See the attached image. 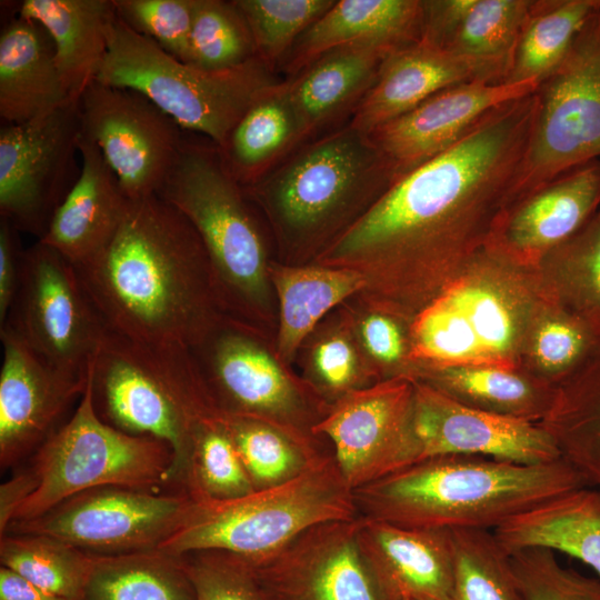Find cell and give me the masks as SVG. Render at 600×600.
Wrapping results in <instances>:
<instances>
[{"label": "cell", "instance_id": "6da1fadb", "mask_svg": "<svg viewBox=\"0 0 600 600\" xmlns=\"http://www.w3.org/2000/svg\"><path fill=\"white\" fill-rule=\"evenodd\" d=\"M536 111V91L491 110L400 177L309 263L360 273L358 297L413 319L486 248L511 207Z\"/></svg>", "mask_w": 600, "mask_h": 600}, {"label": "cell", "instance_id": "7a4b0ae2", "mask_svg": "<svg viewBox=\"0 0 600 600\" xmlns=\"http://www.w3.org/2000/svg\"><path fill=\"white\" fill-rule=\"evenodd\" d=\"M107 328L192 349L226 314L203 243L159 196L130 200L116 233L74 266Z\"/></svg>", "mask_w": 600, "mask_h": 600}, {"label": "cell", "instance_id": "3957f363", "mask_svg": "<svg viewBox=\"0 0 600 600\" xmlns=\"http://www.w3.org/2000/svg\"><path fill=\"white\" fill-rule=\"evenodd\" d=\"M588 487L563 458L522 464L479 456L427 458L352 491L358 516L414 529L496 530Z\"/></svg>", "mask_w": 600, "mask_h": 600}, {"label": "cell", "instance_id": "277c9868", "mask_svg": "<svg viewBox=\"0 0 600 600\" xmlns=\"http://www.w3.org/2000/svg\"><path fill=\"white\" fill-rule=\"evenodd\" d=\"M399 179L369 133L349 124L313 138L246 188L288 264L311 262Z\"/></svg>", "mask_w": 600, "mask_h": 600}, {"label": "cell", "instance_id": "5b68a950", "mask_svg": "<svg viewBox=\"0 0 600 600\" xmlns=\"http://www.w3.org/2000/svg\"><path fill=\"white\" fill-rule=\"evenodd\" d=\"M196 137L186 131L157 196L180 211L200 237L226 312L263 328L274 317L277 300L256 204L227 168L219 147Z\"/></svg>", "mask_w": 600, "mask_h": 600}, {"label": "cell", "instance_id": "8992f818", "mask_svg": "<svg viewBox=\"0 0 600 600\" xmlns=\"http://www.w3.org/2000/svg\"><path fill=\"white\" fill-rule=\"evenodd\" d=\"M88 380L106 423L171 448L172 484L183 489L194 432L217 410L190 349L134 340L107 328Z\"/></svg>", "mask_w": 600, "mask_h": 600}, {"label": "cell", "instance_id": "52a82bcc", "mask_svg": "<svg viewBox=\"0 0 600 600\" xmlns=\"http://www.w3.org/2000/svg\"><path fill=\"white\" fill-rule=\"evenodd\" d=\"M541 302L532 269L483 249L412 319L411 378L427 367L520 368Z\"/></svg>", "mask_w": 600, "mask_h": 600}, {"label": "cell", "instance_id": "ba28073f", "mask_svg": "<svg viewBox=\"0 0 600 600\" xmlns=\"http://www.w3.org/2000/svg\"><path fill=\"white\" fill-rule=\"evenodd\" d=\"M180 527L159 550H220L258 564L308 528L358 517L352 490L330 453L297 478L233 499L191 496Z\"/></svg>", "mask_w": 600, "mask_h": 600}, {"label": "cell", "instance_id": "9c48e42d", "mask_svg": "<svg viewBox=\"0 0 600 600\" xmlns=\"http://www.w3.org/2000/svg\"><path fill=\"white\" fill-rule=\"evenodd\" d=\"M97 80L140 92L184 131L218 147L252 103L280 81L258 57L226 70H206L178 60L118 16Z\"/></svg>", "mask_w": 600, "mask_h": 600}, {"label": "cell", "instance_id": "30bf717a", "mask_svg": "<svg viewBox=\"0 0 600 600\" xmlns=\"http://www.w3.org/2000/svg\"><path fill=\"white\" fill-rule=\"evenodd\" d=\"M172 467L173 453L167 443L120 431L98 416L87 376L73 414L34 451L28 469L37 486L17 508L11 522L39 517L97 487L157 490L161 484H172Z\"/></svg>", "mask_w": 600, "mask_h": 600}, {"label": "cell", "instance_id": "8fae6325", "mask_svg": "<svg viewBox=\"0 0 600 600\" xmlns=\"http://www.w3.org/2000/svg\"><path fill=\"white\" fill-rule=\"evenodd\" d=\"M261 333V328L226 314L190 349L213 402L224 412L260 419L323 444L312 429L330 404L271 352Z\"/></svg>", "mask_w": 600, "mask_h": 600}, {"label": "cell", "instance_id": "7c38bea8", "mask_svg": "<svg viewBox=\"0 0 600 600\" xmlns=\"http://www.w3.org/2000/svg\"><path fill=\"white\" fill-rule=\"evenodd\" d=\"M537 111L511 207L562 173L600 159V7L536 90Z\"/></svg>", "mask_w": 600, "mask_h": 600}, {"label": "cell", "instance_id": "4fadbf2b", "mask_svg": "<svg viewBox=\"0 0 600 600\" xmlns=\"http://www.w3.org/2000/svg\"><path fill=\"white\" fill-rule=\"evenodd\" d=\"M3 326L47 364L81 380L107 329L74 266L39 240L23 251L18 291Z\"/></svg>", "mask_w": 600, "mask_h": 600}, {"label": "cell", "instance_id": "5bb4252c", "mask_svg": "<svg viewBox=\"0 0 600 600\" xmlns=\"http://www.w3.org/2000/svg\"><path fill=\"white\" fill-rule=\"evenodd\" d=\"M190 502L186 490L163 494L154 489L97 487L39 517L11 522L6 533L49 536L97 556L154 550L180 527Z\"/></svg>", "mask_w": 600, "mask_h": 600}, {"label": "cell", "instance_id": "9a60e30c", "mask_svg": "<svg viewBox=\"0 0 600 600\" xmlns=\"http://www.w3.org/2000/svg\"><path fill=\"white\" fill-rule=\"evenodd\" d=\"M78 102L0 127V218L40 240L81 172Z\"/></svg>", "mask_w": 600, "mask_h": 600}, {"label": "cell", "instance_id": "2e32d148", "mask_svg": "<svg viewBox=\"0 0 600 600\" xmlns=\"http://www.w3.org/2000/svg\"><path fill=\"white\" fill-rule=\"evenodd\" d=\"M78 104L81 134L99 148L127 198L158 194L186 131L140 92L98 80Z\"/></svg>", "mask_w": 600, "mask_h": 600}, {"label": "cell", "instance_id": "e0dca14e", "mask_svg": "<svg viewBox=\"0 0 600 600\" xmlns=\"http://www.w3.org/2000/svg\"><path fill=\"white\" fill-rule=\"evenodd\" d=\"M413 394L412 379L382 380L331 403L313 427L352 491L418 462Z\"/></svg>", "mask_w": 600, "mask_h": 600}, {"label": "cell", "instance_id": "ac0fdd59", "mask_svg": "<svg viewBox=\"0 0 600 600\" xmlns=\"http://www.w3.org/2000/svg\"><path fill=\"white\" fill-rule=\"evenodd\" d=\"M359 517L314 524L254 572L266 600H393L364 560Z\"/></svg>", "mask_w": 600, "mask_h": 600}, {"label": "cell", "instance_id": "d6986e66", "mask_svg": "<svg viewBox=\"0 0 600 600\" xmlns=\"http://www.w3.org/2000/svg\"><path fill=\"white\" fill-rule=\"evenodd\" d=\"M413 432L418 461L479 456L540 464L562 458L552 437L538 422L467 407L419 381H414Z\"/></svg>", "mask_w": 600, "mask_h": 600}, {"label": "cell", "instance_id": "ffe728a7", "mask_svg": "<svg viewBox=\"0 0 600 600\" xmlns=\"http://www.w3.org/2000/svg\"><path fill=\"white\" fill-rule=\"evenodd\" d=\"M539 83L477 80L457 84L376 128L369 136L400 178L450 148L491 110L533 93Z\"/></svg>", "mask_w": 600, "mask_h": 600}, {"label": "cell", "instance_id": "44dd1931", "mask_svg": "<svg viewBox=\"0 0 600 600\" xmlns=\"http://www.w3.org/2000/svg\"><path fill=\"white\" fill-rule=\"evenodd\" d=\"M0 463L8 468L36 451L58 419L84 392L86 380L41 360L11 329L0 327Z\"/></svg>", "mask_w": 600, "mask_h": 600}, {"label": "cell", "instance_id": "7402d4cb", "mask_svg": "<svg viewBox=\"0 0 600 600\" xmlns=\"http://www.w3.org/2000/svg\"><path fill=\"white\" fill-rule=\"evenodd\" d=\"M600 207V159L576 167L510 207L484 249L533 269Z\"/></svg>", "mask_w": 600, "mask_h": 600}, {"label": "cell", "instance_id": "603a6c76", "mask_svg": "<svg viewBox=\"0 0 600 600\" xmlns=\"http://www.w3.org/2000/svg\"><path fill=\"white\" fill-rule=\"evenodd\" d=\"M477 80L502 82V73L491 64L420 40L386 57L349 124L370 133L437 92Z\"/></svg>", "mask_w": 600, "mask_h": 600}, {"label": "cell", "instance_id": "cb8c5ba5", "mask_svg": "<svg viewBox=\"0 0 600 600\" xmlns=\"http://www.w3.org/2000/svg\"><path fill=\"white\" fill-rule=\"evenodd\" d=\"M358 543L393 600H451L450 530L406 528L359 517Z\"/></svg>", "mask_w": 600, "mask_h": 600}, {"label": "cell", "instance_id": "d4e9b609", "mask_svg": "<svg viewBox=\"0 0 600 600\" xmlns=\"http://www.w3.org/2000/svg\"><path fill=\"white\" fill-rule=\"evenodd\" d=\"M78 144L80 176L39 240L73 266L97 254L111 240L130 201L99 148L82 134Z\"/></svg>", "mask_w": 600, "mask_h": 600}, {"label": "cell", "instance_id": "484cf974", "mask_svg": "<svg viewBox=\"0 0 600 600\" xmlns=\"http://www.w3.org/2000/svg\"><path fill=\"white\" fill-rule=\"evenodd\" d=\"M423 0H339L294 42L278 70L292 78L320 56L353 43L401 49L420 41Z\"/></svg>", "mask_w": 600, "mask_h": 600}, {"label": "cell", "instance_id": "4316f807", "mask_svg": "<svg viewBox=\"0 0 600 600\" xmlns=\"http://www.w3.org/2000/svg\"><path fill=\"white\" fill-rule=\"evenodd\" d=\"M396 50L370 42L342 46L286 79L307 141L353 114L374 84L383 60Z\"/></svg>", "mask_w": 600, "mask_h": 600}, {"label": "cell", "instance_id": "83f0119b", "mask_svg": "<svg viewBox=\"0 0 600 600\" xmlns=\"http://www.w3.org/2000/svg\"><path fill=\"white\" fill-rule=\"evenodd\" d=\"M69 102L49 33L16 13L0 33L1 122H31Z\"/></svg>", "mask_w": 600, "mask_h": 600}, {"label": "cell", "instance_id": "f1b7e54d", "mask_svg": "<svg viewBox=\"0 0 600 600\" xmlns=\"http://www.w3.org/2000/svg\"><path fill=\"white\" fill-rule=\"evenodd\" d=\"M16 13L49 33L63 86L70 100L78 102L104 61L117 17L113 0H23Z\"/></svg>", "mask_w": 600, "mask_h": 600}, {"label": "cell", "instance_id": "f546056e", "mask_svg": "<svg viewBox=\"0 0 600 600\" xmlns=\"http://www.w3.org/2000/svg\"><path fill=\"white\" fill-rule=\"evenodd\" d=\"M270 277L279 321L274 352L289 368L326 316L366 288L364 278L353 270L316 263L272 262Z\"/></svg>", "mask_w": 600, "mask_h": 600}, {"label": "cell", "instance_id": "4dcf8cb0", "mask_svg": "<svg viewBox=\"0 0 600 600\" xmlns=\"http://www.w3.org/2000/svg\"><path fill=\"white\" fill-rule=\"evenodd\" d=\"M509 553L546 548L571 556L600 576V494L580 488L512 517L493 530Z\"/></svg>", "mask_w": 600, "mask_h": 600}, {"label": "cell", "instance_id": "1f68e13d", "mask_svg": "<svg viewBox=\"0 0 600 600\" xmlns=\"http://www.w3.org/2000/svg\"><path fill=\"white\" fill-rule=\"evenodd\" d=\"M423 382L467 407L513 419L540 422L549 412L557 388L522 368L446 366L416 370Z\"/></svg>", "mask_w": 600, "mask_h": 600}, {"label": "cell", "instance_id": "d6a6232c", "mask_svg": "<svg viewBox=\"0 0 600 600\" xmlns=\"http://www.w3.org/2000/svg\"><path fill=\"white\" fill-rule=\"evenodd\" d=\"M304 142L307 138L284 79L252 103L219 149L231 174L248 188Z\"/></svg>", "mask_w": 600, "mask_h": 600}, {"label": "cell", "instance_id": "836d02e7", "mask_svg": "<svg viewBox=\"0 0 600 600\" xmlns=\"http://www.w3.org/2000/svg\"><path fill=\"white\" fill-rule=\"evenodd\" d=\"M532 270L542 298L600 338V207Z\"/></svg>", "mask_w": 600, "mask_h": 600}, {"label": "cell", "instance_id": "e575fe53", "mask_svg": "<svg viewBox=\"0 0 600 600\" xmlns=\"http://www.w3.org/2000/svg\"><path fill=\"white\" fill-rule=\"evenodd\" d=\"M540 426L561 457L600 494V351L557 388Z\"/></svg>", "mask_w": 600, "mask_h": 600}, {"label": "cell", "instance_id": "d590c367", "mask_svg": "<svg viewBox=\"0 0 600 600\" xmlns=\"http://www.w3.org/2000/svg\"><path fill=\"white\" fill-rule=\"evenodd\" d=\"M600 0H532L502 82H541L564 59Z\"/></svg>", "mask_w": 600, "mask_h": 600}, {"label": "cell", "instance_id": "8d00e7d4", "mask_svg": "<svg viewBox=\"0 0 600 600\" xmlns=\"http://www.w3.org/2000/svg\"><path fill=\"white\" fill-rule=\"evenodd\" d=\"M216 418L231 439L254 490L286 483L332 453L323 444L301 440L260 419L219 408Z\"/></svg>", "mask_w": 600, "mask_h": 600}, {"label": "cell", "instance_id": "74e56055", "mask_svg": "<svg viewBox=\"0 0 600 600\" xmlns=\"http://www.w3.org/2000/svg\"><path fill=\"white\" fill-rule=\"evenodd\" d=\"M93 556L82 600H196L177 556L159 549Z\"/></svg>", "mask_w": 600, "mask_h": 600}, {"label": "cell", "instance_id": "f35d334b", "mask_svg": "<svg viewBox=\"0 0 600 600\" xmlns=\"http://www.w3.org/2000/svg\"><path fill=\"white\" fill-rule=\"evenodd\" d=\"M301 349L303 380L329 404L380 381L361 349L347 303L323 319Z\"/></svg>", "mask_w": 600, "mask_h": 600}, {"label": "cell", "instance_id": "ab89813d", "mask_svg": "<svg viewBox=\"0 0 600 600\" xmlns=\"http://www.w3.org/2000/svg\"><path fill=\"white\" fill-rule=\"evenodd\" d=\"M599 351L600 338L542 298L527 333L520 368L557 388Z\"/></svg>", "mask_w": 600, "mask_h": 600}, {"label": "cell", "instance_id": "60d3db41", "mask_svg": "<svg viewBox=\"0 0 600 600\" xmlns=\"http://www.w3.org/2000/svg\"><path fill=\"white\" fill-rule=\"evenodd\" d=\"M0 561L54 597L82 600L94 556L53 537L6 533Z\"/></svg>", "mask_w": 600, "mask_h": 600}, {"label": "cell", "instance_id": "b9f144b4", "mask_svg": "<svg viewBox=\"0 0 600 600\" xmlns=\"http://www.w3.org/2000/svg\"><path fill=\"white\" fill-rule=\"evenodd\" d=\"M451 600H524L510 553L492 530L454 529Z\"/></svg>", "mask_w": 600, "mask_h": 600}, {"label": "cell", "instance_id": "7bdbcfd3", "mask_svg": "<svg viewBox=\"0 0 600 600\" xmlns=\"http://www.w3.org/2000/svg\"><path fill=\"white\" fill-rule=\"evenodd\" d=\"M532 0H472L444 47L499 69L502 81Z\"/></svg>", "mask_w": 600, "mask_h": 600}, {"label": "cell", "instance_id": "ee69618b", "mask_svg": "<svg viewBox=\"0 0 600 600\" xmlns=\"http://www.w3.org/2000/svg\"><path fill=\"white\" fill-rule=\"evenodd\" d=\"M189 63L206 70L236 68L258 57L234 1L194 0Z\"/></svg>", "mask_w": 600, "mask_h": 600}, {"label": "cell", "instance_id": "f6af8a7d", "mask_svg": "<svg viewBox=\"0 0 600 600\" xmlns=\"http://www.w3.org/2000/svg\"><path fill=\"white\" fill-rule=\"evenodd\" d=\"M217 410L194 432L183 490L218 500L239 498L254 488L231 439L217 421Z\"/></svg>", "mask_w": 600, "mask_h": 600}, {"label": "cell", "instance_id": "bcb514c9", "mask_svg": "<svg viewBox=\"0 0 600 600\" xmlns=\"http://www.w3.org/2000/svg\"><path fill=\"white\" fill-rule=\"evenodd\" d=\"M251 31L258 58L276 72L298 38L336 0H233Z\"/></svg>", "mask_w": 600, "mask_h": 600}, {"label": "cell", "instance_id": "7dc6e473", "mask_svg": "<svg viewBox=\"0 0 600 600\" xmlns=\"http://www.w3.org/2000/svg\"><path fill=\"white\" fill-rule=\"evenodd\" d=\"M347 303L361 349L380 381L411 379L410 326L412 319L358 296Z\"/></svg>", "mask_w": 600, "mask_h": 600}, {"label": "cell", "instance_id": "c3c4849f", "mask_svg": "<svg viewBox=\"0 0 600 600\" xmlns=\"http://www.w3.org/2000/svg\"><path fill=\"white\" fill-rule=\"evenodd\" d=\"M510 558L524 600H600V580L563 567L550 549H521Z\"/></svg>", "mask_w": 600, "mask_h": 600}, {"label": "cell", "instance_id": "681fc988", "mask_svg": "<svg viewBox=\"0 0 600 600\" xmlns=\"http://www.w3.org/2000/svg\"><path fill=\"white\" fill-rule=\"evenodd\" d=\"M196 600H266L253 564L232 553L201 550L177 556Z\"/></svg>", "mask_w": 600, "mask_h": 600}, {"label": "cell", "instance_id": "f907efd6", "mask_svg": "<svg viewBox=\"0 0 600 600\" xmlns=\"http://www.w3.org/2000/svg\"><path fill=\"white\" fill-rule=\"evenodd\" d=\"M117 16L133 31L189 63L194 0H113Z\"/></svg>", "mask_w": 600, "mask_h": 600}, {"label": "cell", "instance_id": "816d5d0a", "mask_svg": "<svg viewBox=\"0 0 600 600\" xmlns=\"http://www.w3.org/2000/svg\"><path fill=\"white\" fill-rule=\"evenodd\" d=\"M19 233L8 220L0 218V326L7 320L19 287L24 251Z\"/></svg>", "mask_w": 600, "mask_h": 600}, {"label": "cell", "instance_id": "f5cc1de1", "mask_svg": "<svg viewBox=\"0 0 600 600\" xmlns=\"http://www.w3.org/2000/svg\"><path fill=\"white\" fill-rule=\"evenodd\" d=\"M36 480L29 469L20 471L0 488V532L3 536L12 516L21 502L36 489Z\"/></svg>", "mask_w": 600, "mask_h": 600}, {"label": "cell", "instance_id": "db71d44e", "mask_svg": "<svg viewBox=\"0 0 600 600\" xmlns=\"http://www.w3.org/2000/svg\"><path fill=\"white\" fill-rule=\"evenodd\" d=\"M0 600H62L44 591L20 573L1 566Z\"/></svg>", "mask_w": 600, "mask_h": 600}]
</instances>
